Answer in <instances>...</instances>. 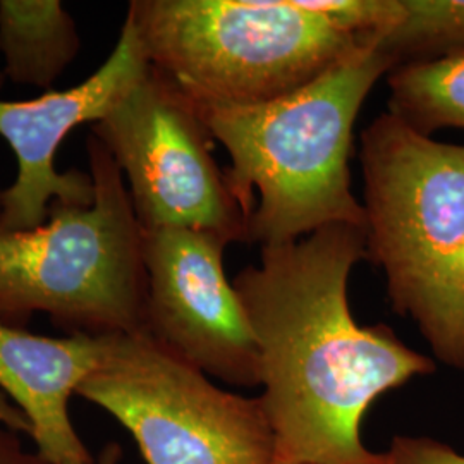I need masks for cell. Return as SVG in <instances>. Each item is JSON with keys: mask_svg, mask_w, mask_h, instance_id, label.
Returning a JSON list of instances; mask_svg holds the SVG:
<instances>
[{"mask_svg": "<svg viewBox=\"0 0 464 464\" xmlns=\"http://www.w3.org/2000/svg\"><path fill=\"white\" fill-rule=\"evenodd\" d=\"M394 69L387 53L368 45L264 103H201L186 95L231 157L226 178L248 217L246 243H295L335 224L366 229L363 203L351 189L353 130L372 88Z\"/></svg>", "mask_w": 464, "mask_h": 464, "instance_id": "7a4b0ae2", "label": "cell"}, {"mask_svg": "<svg viewBox=\"0 0 464 464\" xmlns=\"http://www.w3.org/2000/svg\"><path fill=\"white\" fill-rule=\"evenodd\" d=\"M93 201H53L44 226L0 227V322L23 327L45 314L67 334L145 329L143 227L111 151L86 140Z\"/></svg>", "mask_w": 464, "mask_h": 464, "instance_id": "3957f363", "label": "cell"}, {"mask_svg": "<svg viewBox=\"0 0 464 464\" xmlns=\"http://www.w3.org/2000/svg\"><path fill=\"white\" fill-rule=\"evenodd\" d=\"M0 205H2V189H0Z\"/></svg>", "mask_w": 464, "mask_h": 464, "instance_id": "d6986e66", "label": "cell"}, {"mask_svg": "<svg viewBox=\"0 0 464 464\" xmlns=\"http://www.w3.org/2000/svg\"><path fill=\"white\" fill-rule=\"evenodd\" d=\"M227 245L216 232L145 231L143 332L210 379L256 387L258 349L243 303L226 276Z\"/></svg>", "mask_w": 464, "mask_h": 464, "instance_id": "ba28073f", "label": "cell"}, {"mask_svg": "<svg viewBox=\"0 0 464 464\" xmlns=\"http://www.w3.org/2000/svg\"><path fill=\"white\" fill-rule=\"evenodd\" d=\"M149 69L147 53L126 17L112 53L83 83L34 100H0V136L17 160L14 183L2 189L0 227L28 231L47 222L53 201L83 207L93 201L92 176L59 172L57 150L78 126L99 122Z\"/></svg>", "mask_w": 464, "mask_h": 464, "instance_id": "9c48e42d", "label": "cell"}, {"mask_svg": "<svg viewBox=\"0 0 464 464\" xmlns=\"http://www.w3.org/2000/svg\"><path fill=\"white\" fill-rule=\"evenodd\" d=\"M375 47L396 67L464 52V0H402L398 24Z\"/></svg>", "mask_w": 464, "mask_h": 464, "instance_id": "4fadbf2b", "label": "cell"}, {"mask_svg": "<svg viewBox=\"0 0 464 464\" xmlns=\"http://www.w3.org/2000/svg\"><path fill=\"white\" fill-rule=\"evenodd\" d=\"M126 17L150 66L201 103L279 99L370 45L295 0H133Z\"/></svg>", "mask_w": 464, "mask_h": 464, "instance_id": "277c9868", "label": "cell"}, {"mask_svg": "<svg viewBox=\"0 0 464 464\" xmlns=\"http://www.w3.org/2000/svg\"><path fill=\"white\" fill-rule=\"evenodd\" d=\"M0 423L4 427L11 429V430L21 433V435H28L30 437V433H32L28 420L2 392H0Z\"/></svg>", "mask_w": 464, "mask_h": 464, "instance_id": "2e32d148", "label": "cell"}, {"mask_svg": "<svg viewBox=\"0 0 464 464\" xmlns=\"http://www.w3.org/2000/svg\"><path fill=\"white\" fill-rule=\"evenodd\" d=\"M121 461H122V449L117 442H109L93 458L92 463L84 464H121Z\"/></svg>", "mask_w": 464, "mask_h": 464, "instance_id": "e0dca14e", "label": "cell"}, {"mask_svg": "<svg viewBox=\"0 0 464 464\" xmlns=\"http://www.w3.org/2000/svg\"><path fill=\"white\" fill-rule=\"evenodd\" d=\"M362 260L365 229L335 224L264 246L232 281L258 349L272 464H387L363 444L368 408L435 372L391 327L354 320L348 282Z\"/></svg>", "mask_w": 464, "mask_h": 464, "instance_id": "6da1fadb", "label": "cell"}, {"mask_svg": "<svg viewBox=\"0 0 464 464\" xmlns=\"http://www.w3.org/2000/svg\"><path fill=\"white\" fill-rule=\"evenodd\" d=\"M21 437L0 423V464H49L36 450L24 448Z\"/></svg>", "mask_w": 464, "mask_h": 464, "instance_id": "9a60e30c", "label": "cell"}, {"mask_svg": "<svg viewBox=\"0 0 464 464\" xmlns=\"http://www.w3.org/2000/svg\"><path fill=\"white\" fill-rule=\"evenodd\" d=\"M389 112L420 133L464 130V52L389 72Z\"/></svg>", "mask_w": 464, "mask_h": 464, "instance_id": "7c38bea8", "label": "cell"}, {"mask_svg": "<svg viewBox=\"0 0 464 464\" xmlns=\"http://www.w3.org/2000/svg\"><path fill=\"white\" fill-rule=\"evenodd\" d=\"M128 181L143 231L198 229L246 243L248 217L212 155L197 107L162 72H149L92 126Z\"/></svg>", "mask_w": 464, "mask_h": 464, "instance_id": "52a82bcc", "label": "cell"}, {"mask_svg": "<svg viewBox=\"0 0 464 464\" xmlns=\"http://www.w3.org/2000/svg\"><path fill=\"white\" fill-rule=\"evenodd\" d=\"M383 456L387 464H464V454L430 437L398 435Z\"/></svg>", "mask_w": 464, "mask_h": 464, "instance_id": "5bb4252c", "label": "cell"}, {"mask_svg": "<svg viewBox=\"0 0 464 464\" xmlns=\"http://www.w3.org/2000/svg\"><path fill=\"white\" fill-rule=\"evenodd\" d=\"M4 83H5V76H4V71H2V67H0V92H2V88H4Z\"/></svg>", "mask_w": 464, "mask_h": 464, "instance_id": "ac0fdd59", "label": "cell"}, {"mask_svg": "<svg viewBox=\"0 0 464 464\" xmlns=\"http://www.w3.org/2000/svg\"><path fill=\"white\" fill-rule=\"evenodd\" d=\"M82 50L76 21L59 0H0V53L13 83L50 90Z\"/></svg>", "mask_w": 464, "mask_h": 464, "instance_id": "8fae6325", "label": "cell"}, {"mask_svg": "<svg viewBox=\"0 0 464 464\" xmlns=\"http://www.w3.org/2000/svg\"><path fill=\"white\" fill-rule=\"evenodd\" d=\"M78 396L130 431L147 464L274 463L260 399L224 391L145 332L105 335Z\"/></svg>", "mask_w": 464, "mask_h": 464, "instance_id": "8992f818", "label": "cell"}, {"mask_svg": "<svg viewBox=\"0 0 464 464\" xmlns=\"http://www.w3.org/2000/svg\"><path fill=\"white\" fill-rule=\"evenodd\" d=\"M105 335L47 337L0 322V392L24 415L34 450L49 464L92 463L71 399L97 368Z\"/></svg>", "mask_w": 464, "mask_h": 464, "instance_id": "30bf717a", "label": "cell"}, {"mask_svg": "<svg viewBox=\"0 0 464 464\" xmlns=\"http://www.w3.org/2000/svg\"><path fill=\"white\" fill-rule=\"evenodd\" d=\"M360 153L368 260L385 274L392 310L411 318L433 349L464 248V145L385 112L362 133Z\"/></svg>", "mask_w": 464, "mask_h": 464, "instance_id": "5b68a950", "label": "cell"}]
</instances>
